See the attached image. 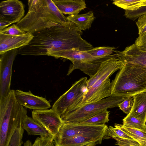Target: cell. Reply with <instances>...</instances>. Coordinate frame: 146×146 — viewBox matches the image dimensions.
Masks as SVG:
<instances>
[{"label":"cell","instance_id":"7a4b0ae2","mask_svg":"<svg viewBox=\"0 0 146 146\" xmlns=\"http://www.w3.org/2000/svg\"><path fill=\"white\" fill-rule=\"evenodd\" d=\"M28 11L16 25L33 34L69 21L51 0H28Z\"/></svg>","mask_w":146,"mask_h":146},{"label":"cell","instance_id":"e0dca14e","mask_svg":"<svg viewBox=\"0 0 146 146\" xmlns=\"http://www.w3.org/2000/svg\"><path fill=\"white\" fill-rule=\"evenodd\" d=\"M53 3L63 14H78L86 8L83 0H53Z\"/></svg>","mask_w":146,"mask_h":146},{"label":"cell","instance_id":"cb8c5ba5","mask_svg":"<svg viewBox=\"0 0 146 146\" xmlns=\"http://www.w3.org/2000/svg\"><path fill=\"white\" fill-rule=\"evenodd\" d=\"M123 125L125 127L135 129L146 132V125L130 113L127 115L122 120Z\"/></svg>","mask_w":146,"mask_h":146},{"label":"cell","instance_id":"484cf974","mask_svg":"<svg viewBox=\"0 0 146 146\" xmlns=\"http://www.w3.org/2000/svg\"><path fill=\"white\" fill-rule=\"evenodd\" d=\"M24 146H55L52 137H37L33 143L31 141L27 140Z\"/></svg>","mask_w":146,"mask_h":146},{"label":"cell","instance_id":"d6986e66","mask_svg":"<svg viewBox=\"0 0 146 146\" xmlns=\"http://www.w3.org/2000/svg\"><path fill=\"white\" fill-rule=\"evenodd\" d=\"M21 126L29 135H38L41 137H52L49 132L44 127L27 115L24 118Z\"/></svg>","mask_w":146,"mask_h":146},{"label":"cell","instance_id":"e575fe53","mask_svg":"<svg viewBox=\"0 0 146 146\" xmlns=\"http://www.w3.org/2000/svg\"><path fill=\"white\" fill-rule=\"evenodd\" d=\"M12 23V22L0 17V31Z\"/></svg>","mask_w":146,"mask_h":146},{"label":"cell","instance_id":"4316f807","mask_svg":"<svg viewBox=\"0 0 146 146\" xmlns=\"http://www.w3.org/2000/svg\"><path fill=\"white\" fill-rule=\"evenodd\" d=\"M110 137L112 138L118 137L127 139H133L122 130L112 126H109L107 129L105 137Z\"/></svg>","mask_w":146,"mask_h":146},{"label":"cell","instance_id":"83f0119b","mask_svg":"<svg viewBox=\"0 0 146 146\" xmlns=\"http://www.w3.org/2000/svg\"><path fill=\"white\" fill-rule=\"evenodd\" d=\"M24 130L21 125L16 130L11 138L9 146H21L23 143L22 139Z\"/></svg>","mask_w":146,"mask_h":146},{"label":"cell","instance_id":"603a6c76","mask_svg":"<svg viewBox=\"0 0 146 146\" xmlns=\"http://www.w3.org/2000/svg\"><path fill=\"white\" fill-rule=\"evenodd\" d=\"M110 111L104 110L89 119L79 123L91 125H104L109 120Z\"/></svg>","mask_w":146,"mask_h":146},{"label":"cell","instance_id":"7402d4cb","mask_svg":"<svg viewBox=\"0 0 146 146\" xmlns=\"http://www.w3.org/2000/svg\"><path fill=\"white\" fill-rule=\"evenodd\" d=\"M113 4L125 10L134 11L146 6V0H114Z\"/></svg>","mask_w":146,"mask_h":146},{"label":"cell","instance_id":"9c48e42d","mask_svg":"<svg viewBox=\"0 0 146 146\" xmlns=\"http://www.w3.org/2000/svg\"><path fill=\"white\" fill-rule=\"evenodd\" d=\"M18 51L15 49L0 54V100L5 98L11 90L12 67Z\"/></svg>","mask_w":146,"mask_h":146},{"label":"cell","instance_id":"ba28073f","mask_svg":"<svg viewBox=\"0 0 146 146\" xmlns=\"http://www.w3.org/2000/svg\"><path fill=\"white\" fill-rule=\"evenodd\" d=\"M88 80L87 77H84L76 82L55 102L52 108L61 116L79 106L88 90Z\"/></svg>","mask_w":146,"mask_h":146},{"label":"cell","instance_id":"7c38bea8","mask_svg":"<svg viewBox=\"0 0 146 146\" xmlns=\"http://www.w3.org/2000/svg\"><path fill=\"white\" fill-rule=\"evenodd\" d=\"M104 125H91L79 123H64L58 133L54 137L55 144L76 135L101 129Z\"/></svg>","mask_w":146,"mask_h":146},{"label":"cell","instance_id":"52a82bcc","mask_svg":"<svg viewBox=\"0 0 146 146\" xmlns=\"http://www.w3.org/2000/svg\"><path fill=\"white\" fill-rule=\"evenodd\" d=\"M48 56L57 58H64L71 61L72 64L69 69L67 75H70L74 70L78 69L91 77L97 72L101 63L112 57L113 55L97 57L92 56L86 51L70 50L51 53Z\"/></svg>","mask_w":146,"mask_h":146},{"label":"cell","instance_id":"ffe728a7","mask_svg":"<svg viewBox=\"0 0 146 146\" xmlns=\"http://www.w3.org/2000/svg\"><path fill=\"white\" fill-rule=\"evenodd\" d=\"M95 18L92 11L83 14L69 15L67 17L69 21L73 23L81 31L89 29Z\"/></svg>","mask_w":146,"mask_h":146},{"label":"cell","instance_id":"5bb4252c","mask_svg":"<svg viewBox=\"0 0 146 146\" xmlns=\"http://www.w3.org/2000/svg\"><path fill=\"white\" fill-rule=\"evenodd\" d=\"M15 98L19 104L26 108L33 110L48 109L51 107L50 103L45 98L35 96L30 90L28 92L15 90Z\"/></svg>","mask_w":146,"mask_h":146},{"label":"cell","instance_id":"f546056e","mask_svg":"<svg viewBox=\"0 0 146 146\" xmlns=\"http://www.w3.org/2000/svg\"><path fill=\"white\" fill-rule=\"evenodd\" d=\"M146 14V6L134 11L125 10L124 15L127 18L133 21L141 15Z\"/></svg>","mask_w":146,"mask_h":146},{"label":"cell","instance_id":"3957f363","mask_svg":"<svg viewBox=\"0 0 146 146\" xmlns=\"http://www.w3.org/2000/svg\"><path fill=\"white\" fill-rule=\"evenodd\" d=\"M123 65L113 56L103 61L97 72L88 80V90L80 105L94 102L111 96V84L109 78Z\"/></svg>","mask_w":146,"mask_h":146},{"label":"cell","instance_id":"8fae6325","mask_svg":"<svg viewBox=\"0 0 146 146\" xmlns=\"http://www.w3.org/2000/svg\"><path fill=\"white\" fill-rule=\"evenodd\" d=\"M108 127L84 133L55 144V146H96L100 144Z\"/></svg>","mask_w":146,"mask_h":146},{"label":"cell","instance_id":"9a60e30c","mask_svg":"<svg viewBox=\"0 0 146 146\" xmlns=\"http://www.w3.org/2000/svg\"><path fill=\"white\" fill-rule=\"evenodd\" d=\"M24 13V6L21 1L8 0L0 3V17L13 23L20 21Z\"/></svg>","mask_w":146,"mask_h":146},{"label":"cell","instance_id":"4fadbf2b","mask_svg":"<svg viewBox=\"0 0 146 146\" xmlns=\"http://www.w3.org/2000/svg\"><path fill=\"white\" fill-rule=\"evenodd\" d=\"M116 58L123 64L136 65L146 69V50L141 49L135 43L123 51L113 50Z\"/></svg>","mask_w":146,"mask_h":146},{"label":"cell","instance_id":"1f68e13d","mask_svg":"<svg viewBox=\"0 0 146 146\" xmlns=\"http://www.w3.org/2000/svg\"><path fill=\"white\" fill-rule=\"evenodd\" d=\"M113 138L116 141L115 144L119 146H139V144L133 139L118 137H114Z\"/></svg>","mask_w":146,"mask_h":146},{"label":"cell","instance_id":"277c9868","mask_svg":"<svg viewBox=\"0 0 146 146\" xmlns=\"http://www.w3.org/2000/svg\"><path fill=\"white\" fill-rule=\"evenodd\" d=\"M27 113L26 109L17 101L14 90H11L5 98L0 100V146H9Z\"/></svg>","mask_w":146,"mask_h":146},{"label":"cell","instance_id":"5b68a950","mask_svg":"<svg viewBox=\"0 0 146 146\" xmlns=\"http://www.w3.org/2000/svg\"><path fill=\"white\" fill-rule=\"evenodd\" d=\"M111 82V96L128 97L146 91V69L123 64Z\"/></svg>","mask_w":146,"mask_h":146},{"label":"cell","instance_id":"44dd1931","mask_svg":"<svg viewBox=\"0 0 146 146\" xmlns=\"http://www.w3.org/2000/svg\"><path fill=\"white\" fill-rule=\"evenodd\" d=\"M115 127L118 128L125 132L133 140L137 141L139 146H146V132L125 126L123 124L115 123Z\"/></svg>","mask_w":146,"mask_h":146},{"label":"cell","instance_id":"f1b7e54d","mask_svg":"<svg viewBox=\"0 0 146 146\" xmlns=\"http://www.w3.org/2000/svg\"><path fill=\"white\" fill-rule=\"evenodd\" d=\"M133 99L132 96L128 97L118 105V107L127 115L129 114L132 108Z\"/></svg>","mask_w":146,"mask_h":146},{"label":"cell","instance_id":"d4e9b609","mask_svg":"<svg viewBox=\"0 0 146 146\" xmlns=\"http://www.w3.org/2000/svg\"><path fill=\"white\" fill-rule=\"evenodd\" d=\"M115 48H116L113 47H98L86 51L93 56L101 57L110 55Z\"/></svg>","mask_w":146,"mask_h":146},{"label":"cell","instance_id":"8992f818","mask_svg":"<svg viewBox=\"0 0 146 146\" xmlns=\"http://www.w3.org/2000/svg\"><path fill=\"white\" fill-rule=\"evenodd\" d=\"M127 97L111 96L92 103L81 105L62 115L64 123H79L109 108L118 105Z\"/></svg>","mask_w":146,"mask_h":146},{"label":"cell","instance_id":"ac0fdd59","mask_svg":"<svg viewBox=\"0 0 146 146\" xmlns=\"http://www.w3.org/2000/svg\"><path fill=\"white\" fill-rule=\"evenodd\" d=\"M132 97L133 103L129 113L146 123V91L137 93Z\"/></svg>","mask_w":146,"mask_h":146},{"label":"cell","instance_id":"4dcf8cb0","mask_svg":"<svg viewBox=\"0 0 146 146\" xmlns=\"http://www.w3.org/2000/svg\"><path fill=\"white\" fill-rule=\"evenodd\" d=\"M0 33L11 35H24L26 32L21 29L16 25L14 24L0 31Z\"/></svg>","mask_w":146,"mask_h":146},{"label":"cell","instance_id":"836d02e7","mask_svg":"<svg viewBox=\"0 0 146 146\" xmlns=\"http://www.w3.org/2000/svg\"><path fill=\"white\" fill-rule=\"evenodd\" d=\"M135 43L142 50H146V32L139 35Z\"/></svg>","mask_w":146,"mask_h":146},{"label":"cell","instance_id":"2e32d148","mask_svg":"<svg viewBox=\"0 0 146 146\" xmlns=\"http://www.w3.org/2000/svg\"><path fill=\"white\" fill-rule=\"evenodd\" d=\"M34 36L29 33L17 35H11L0 33V54L28 45Z\"/></svg>","mask_w":146,"mask_h":146},{"label":"cell","instance_id":"d6a6232c","mask_svg":"<svg viewBox=\"0 0 146 146\" xmlns=\"http://www.w3.org/2000/svg\"><path fill=\"white\" fill-rule=\"evenodd\" d=\"M138 29L139 35L146 32V14L140 16L135 22Z\"/></svg>","mask_w":146,"mask_h":146},{"label":"cell","instance_id":"6da1fadb","mask_svg":"<svg viewBox=\"0 0 146 146\" xmlns=\"http://www.w3.org/2000/svg\"><path fill=\"white\" fill-rule=\"evenodd\" d=\"M83 32L69 21L35 32L29 44L19 48L21 55H48L57 52L89 50L93 48L81 36Z\"/></svg>","mask_w":146,"mask_h":146},{"label":"cell","instance_id":"30bf717a","mask_svg":"<svg viewBox=\"0 0 146 146\" xmlns=\"http://www.w3.org/2000/svg\"><path fill=\"white\" fill-rule=\"evenodd\" d=\"M32 118L44 127L53 137L58 133L64 122L61 116L52 109L42 110H33Z\"/></svg>","mask_w":146,"mask_h":146}]
</instances>
